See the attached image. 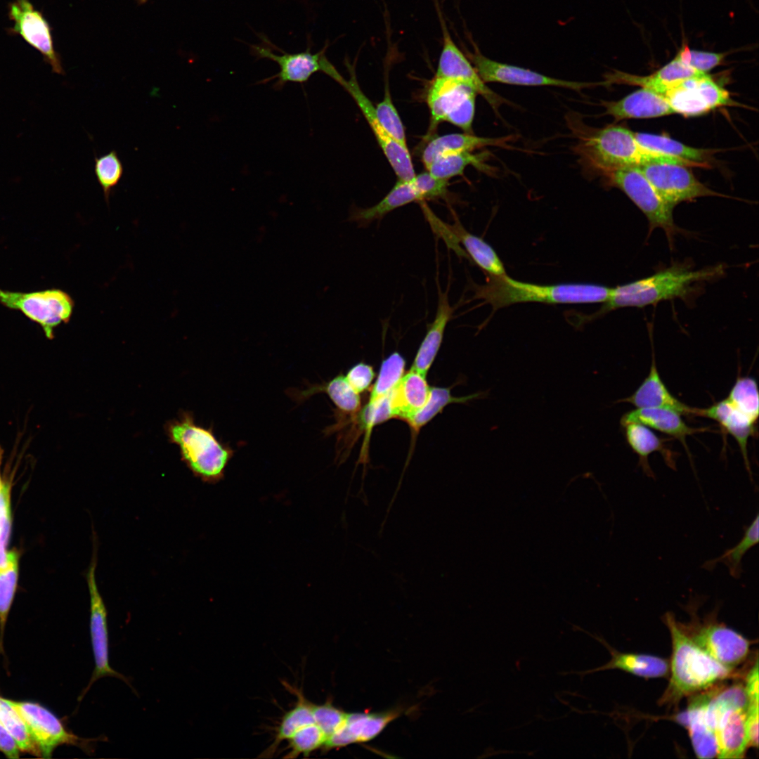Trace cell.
<instances>
[{
    "instance_id": "d4e9b609",
    "label": "cell",
    "mask_w": 759,
    "mask_h": 759,
    "mask_svg": "<svg viewBox=\"0 0 759 759\" xmlns=\"http://www.w3.org/2000/svg\"><path fill=\"white\" fill-rule=\"evenodd\" d=\"M606 114L616 120L632 118H652L674 113L662 94L642 88L617 101L602 102Z\"/></svg>"
},
{
    "instance_id": "f6af8a7d",
    "label": "cell",
    "mask_w": 759,
    "mask_h": 759,
    "mask_svg": "<svg viewBox=\"0 0 759 759\" xmlns=\"http://www.w3.org/2000/svg\"><path fill=\"white\" fill-rule=\"evenodd\" d=\"M287 741L289 751L284 758H296L300 755L308 757L315 751L323 748L326 737L314 722L297 732Z\"/></svg>"
},
{
    "instance_id": "ee69618b",
    "label": "cell",
    "mask_w": 759,
    "mask_h": 759,
    "mask_svg": "<svg viewBox=\"0 0 759 759\" xmlns=\"http://www.w3.org/2000/svg\"><path fill=\"white\" fill-rule=\"evenodd\" d=\"M94 161L96 179L102 188L105 201L108 203L111 191L123 176L124 167L115 150L95 157Z\"/></svg>"
},
{
    "instance_id": "5b68a950",
    "label": "cell",
    "mask_w": 759,
    "mask_h": 759,
    "mask_svg": "<svg viewBox=\"0 0 759 759\" xmlns=\"http://www.w3.org/2000/svg\"><path fill=\"white\" fill-rule=\"evenodd\" d=\"M170 440L181 450L182 460L190 471L204 482L216 484L224 477L226 467L234 450L220 442L212 429L196 424L190 413L167 427Z\"/></svg>"
},
{
    "instance_id": "ab89813d",
    "label": "cell",
    "mask_w": 759,
    "mask_h": 759,
    "mask_svg": "<svg viewBox=\"0 0 759 759\" xmlns=\"http://www.w3.org/2000/svg\"><path fill=\"white\" fill-rule=\"evenodd\" d=\"M727 399L755 424L759 415V395L757 382L754 378L738 377Z\"/></svg>"
},
{
    "instance_id": "9c48e42d",
    "label": "cell",
    "mask_w": 759,
    "mask_h": 759,
    "mask_svg": "<svg viewBox=\"0 0 759 759\" xmlns=\"http://www.w3.org/2000/svg\"><path fill=\"white\" fill-rule=\"evenodd\" d=\"M6 700L23 720L41 757L51 758L53 751L64 744L79 746L91 753L95 743L102 739H84L71 733L58 717L37 703Z\"/></svg>"
},
{
    "instance_id": "7402d4cb",
    "label": "cell",
    "mask_w": 759,
    "mask_h": 759,
    "mask_svg": "<svg viewBox=\"0 0 759 759\" xmlns=\"http://www.w3.org/2000/svg\"><path fill=\"white\" fill-rule=\"evenodd\" d=\"M400 713L399 710L376 713H347L344 724L327 738L323 748L326 751L356 742L368 741L376 737Z\"/></svg>"
},
{
    "instance_id": "44dd1931",
    "label": "cell",
    "mask_w": 759,
    "mask_h": 759,
    "mask_svg": "<svg viewBox=\"0 0 759 759\" xmlns=\"http://www.w3.org/2000/svg\"><path fill=\"white\" fill-rule=\"evenodd\" d=\"M692 640L714 660L729 670L741 663L749 651V642L725 626L709 624L701 628Z\"/></svg>"
},
{
    "instance_id": "f1b7e54d",
    "label": "cell",
    "mask_w": 759,
    "mask_h": 759,
    "mask_svg": "<svg viewBox=\"0 0 759 759\" xmlns=\"http://www.w3.org/2000/svg\"><path fill=\"white\" fill-rule=\"evenodd\" d=\"M438 305L433 322L427 325V333L414 359L411 370L426 377L442 343L444 331L452 318L454 309L450 305L448 292L438 287Z\"/></svg>"
},
{
    "instance_id": "8992f818",
    "label": "cell",
    "mask_w": 759,
    "mask_h": 759,
    "mask_svg": "<svg viewBox=\"0 0 759 759\" xmlns=\"http://www.w3.org/2000/svg\"><path fill=\"white\" fill-rule=\"evenodd\" d=\"M711 706L715 716L718 758H743L748 746L746 729L748 699L744 687L735 684L715 690Z\"/></svg>"
},
{
    "instance_id": "f35d334b",
    "label": "cell",
    "mask_w": 759,
    "mask_h": 759,
    "mask_svg": "<svg viewBox=\"0 0 759 759\" xmlns=\"http://www.w3.org/2000/svg\"><path fill=\"white\" fill-rule=\"evenodd\" d=\"M486 157L485 154H473L472 152L447 154L432 161L427 171L436 179L448 181L462 174L469 165L478 167L484 171L488 169L483 163Z\"/></svg>"
},
{
    "instance_id": "4316f807",
    "label": "cell",
    "mask_w": 759,
    "mask_h": 759,
    "mask_svg": "<svg viewBox=\"0 0 759 759\" xmlns=\"http://www.w3.org/2000/svg\"><path fill=\"white\" fill-rule=\"evenodd\" d=\"M698 415L706 417L718 422L737 442L746 469L750 479L752 472L748 457V441L755 434V424L737 410L727 399H723L707 408L698 409Z\"/></svg>"
},
{
    "instance_id": "30bf717a",
    "label": "cell",
    "mask_w": 759,
    "mask_h": 759,
    "mask_svg": "<svg viewBox=\"0 0 759 759\" xmlns=\"http://www.w3.org/2000/svg\"><path fill=\"white\" fill-rule=\"evenodd\" d=\"M0 303L39 324L49 339L53 337L56 326L69 321L74 308L71 297L58 289L32 292L0 290Z\"/></svg>"
},
{
    "instance_id": "7a4b0ae2",
    "label": "cell",
    "mask_w": 759,
    "mask_h": 759,
    "mask_svg": "<svg viewBox=\"0 0 759 759\" xmlns=\"http://www.w3.org/2000/svg\"><path fill=\"white\" fill-rule=\"evenodd\" d=\"M474 299L489 304L493 311L524 302L548 304L604 303L611 287L592 283L538 285L520 282L507 274L488 276L484 285L472 286Z\"/></svg>"
},
{
    "instance_id": "4fadbf2b",
    "label": "cell",
    "mask_w": 759,
    "mask_h": 759,
    "mask_svg": "<svg viewBox=\"0 0 759 759\" xmlns=\"http://www.w3.org/2000/svg\"><path fill=\"white\" fill-rule=\"evenodd\" d=\"M8 15L13 22L8 33L21 37L42 55L53 72L64 74L60 57L54 48L52 29L41 12L30 0H14L8 4Z\"/></svg>"
},
{
    "instance_id": "b9f144b4",
    "label": "cell",
    "mask_w": 759,
    "mask_h": 759,
    "mask_svg": "<svg viewBox=\"0 0 759 759\" xmlns=\"http://www.w3.org/2000/svg\"><path fill=\"white\" fill-rule=\"evenodd\" d=\"M18 577V555L8 552L6 565L0 569V630L3 632L13 603Z\"/></svg>"
},
{
    "instance_id": "277c9868",
    "label": "cell",
    "mask_w": 759,
    "mask_h": 759,
    "mask_svg": "<svg viewBox=\"0 0 759 759\" xmlns=\"http://www.w3.org/2000/svg\"><path fill=\"white\" fill-rule=\"evenodd\" d=\"M673 653L670 680L663 700H678L684 696L706 689L726 678L731 670L714 660L680 629L673 615L667 613Z\"/></svg>"
},
{
    "instance_id": "52a82bcc",
    "label": "cell",
    "mask_w": 759,
    "mask_h": 759,
    "mask_svg": "<svg viewBox=\"0 0 759 759\" xmlns=\"http://www.w3.org/2000/svg\"><path fill=\"white\" fill-rule=\"evenodd\" d=\"M611 185L621 189L645 215L649 231L662 228L671 245L680 228L675 225L673 209L659 195L637 167H625L604 174Z\"/></svg>"
},
{
    "instance_id": "11a10c76",
    "label": "cell",
    "mask_w": 759,
    "mask_h": 759,
    "mask_svg": "<svg viewBox=\"0 0 759 759\" xmlns=\"http://www.w3.org/2000/svg\"><path fill=\"white\" fill-rule=\"evenodd\" d=\"M2 455H3V450H2V449H1V448L0 446V467H1V460H2ZM3 484H4V481L1 479V472H0V491H1V488H2V486H3Z\"/></svg>"
},
{
    "instance_id": "836d02e7",
    "label": "cell",
    "mask_w": 759,
    "mask_h": 759,
    "mask_svg": "<svg viewBox=\"0 0 759 759\" xmlns=\"http://www.w3.org/2000/svg\"><path fill=\"white\" fill-rule=\"evenodd\" d=\"M622 426L625 429L627 442L639 456L640 465L647 476L654 478V472L648 462V457L654 452L661 453L668 466L673 469H675L674 455L671 451L665 448L663 440L649 427L637 422H629Z\"/></svg>"
},
{
    "instance_id": "484cf974",
    "label": "cell",
    "mask_w": 759,
    "mask_h": 759,
    "mask_svg": "<svg viewBox=\"0 0 759 759\" xmlns=\"http://www.w3.org/2000/svg\"><path fill=\"white\" fill-rule=\"evenodd\" d=\"M637 422L677 439L689 455L686 438L697 432L708 430L687 425L681 415L672 410L659 408H636L623 415L621 424Z\"/></svg>"
},
{
    "instance_id": "2e32d148",
    "label": "cell",
    "mask_w": 759,
    "mask_h": 759,
    "mask_svg": "<svg viewBox=\"0 0 759 759\" xmlns=\"http://www.w3.org/2000/svg\"><path fill=\"white\" fill-rule=\"evenodd\" d=\"M481 79L484 82H499L512 85L549 86L580 91L583 89L604 85L602 82H575L551 77L524 67L500 63L484 56L475 46L467 57Z\"/></svg>"
},
{
    "instance_id": "cb8c5ba5",
    "label": "cell",
    "mask_w": 759,
    "mask_h": 759,
    "mask_svg": "<svg viewBox=\"0 0 759 759\" xmlns=\"http://www.w3.org/2000/svg\"><path fill=\"white\" fill-rule=\"evenodd\" d=\"M705 73L700 72L683 63L677 56L656 72L647 76H637L620 71L605 75V85L627 84L638 85L663 95L667 91L690 77Z\"/></svg>"
},
{
    "instance_id": "d6986e66",
    "label": "cell",
    "mask_w": 759,
    "mask_h": 759,
    "mask_svg": "<svg viewBox=\"0 0 759 759\" xmlns=\"http://www.w3.org/2000/svg\"><path fill=\"white\" fill-rule=\"evenodd\" d=\"M443 43L435 77L455 79L472 87L498 113L500 106L507 100L488 88L479 77L469 58L453 41L443 26Z\"/></svg>"
},
{
    "instance_id": "7dc6e473",
    "label": "cell",
    "mask_w": 759,
    "mask_h": 759,
    "mask_svg": "<svg viewBox=\"0 0 759 759\" xmlns=\"http://www.w3.org/2000/svg\"><path fill=\"white\" fill-rule=\"evenodd\" d=\"M347 713L335 707L331 702L323 704L313 703V715L315 723L326 737V740L344 724Z\"/></svg>"
},
{
    "instance_id": "60d3db41",
    "label": "cell",
    "mask_w": 759,
    "mask_h": 759,
    "mask_svg": "<svg viewBox=\"0 0 759 759\" xmlns=\"http://www.w3.org/2000/svg\"><path fill=\"white\" fill-rule=\"evenodd\" d=\"M0 722L15 741L20 751L41 756L23 720L7 701L0 697Z\"/></svg>"
},
{
    "instance_id": "ac0fdd59",
    "label": "cell",
    "mask_w": 759,
    "mask_h": 759,
    "mask_svg": "<svg viewBox=\"0 0 759 759\" xmlns=\"http://www.w3.org/2000/svg\"><path fill=\"white\" fill-rule=\"evenodd\" d=\"M347 67L350 78L348 81L345 80L342 86L359 107L398 179L410 180L414 178L416 174L408 148L398 143L384 129L376 115L375 108L361 90L353 67L349 63Z\"/></svg>"
},
{
    "instance_id": "9f6ffc18",
    "label": "cell",
    "mask_w": 759,
    "mask_h": 759,
    "mask_svg": "<svg viewBox=\"0 0 759 759\" xmlns=\"http://www.w3.org/2000/svg\"><path fill=\"white\" fill-rule=\"evenodd\" d=\"M136 1H137V2H138V3L139 4H145V2H147V1H148V0H136Z\"/></svg>"
},
{
    "instance_id": "c3c4849f",
    "label": "cell",
    "mask_w": 759,
    "mask_h": 759,
    "mask_svg": "<svg viewBox=\"0 0 759 759\" xmlns=\"http://www.w3.org/2000/svg\"><path fill=\"white\" fill-rule=\"evenodd\" d=\"M11 528V486L4 481L0 491V569L7 564L6 547Z\"/></svg>"
},
{
    "instance_id": "603a6c76",
    "label": "cell",
    "mask_w": 759,
    "mask_h": 759,
    "mask_svg": "<svg viewBox=\"0 0 759 759\" xmlns=\"http://www.w3.org/2000/svg\"><path fill=\"white\" fill-rule=\"evenodd\" d=\"M618 401L630 403L636 408H666L681 415H698L699 408L686 405L669 391L658 371L654 352L649 373L642 384L629 397Z\"/></svg>"
},
{
    "instance_id": "816d5d0a",
    "label": "cell",
    "mask_w": 759,
    "mask_h": 759,
    "mask_svg": "<svg viewBox=\"0 0 759 759\" xmlns=\"http://www.w3.org/2000/svg\"><path fill=\"white\" fill-rule=\"evenodd\" d=\"M724 58V53L689 50L688 65L700 72L707 73L721 64Z\"/></svg>"
},
{
    "instance_id": "e0dca14e",
    "label": "cell",
    "mask_w": 759,
    "mask_h": 759,
    "mask_svg": "<svg viewBox=\"0 0 759 759\" xmlns=\"http://www.w3.org/2000/svg\"><path fill=\"white\" fill-rule=\"evenodd\" d=\"M250 48L252 55L257 58H267L278 64L280 72L278 74L260 82L264 83L277 79L274 85L276 90L282 89L287 82L304 83L312 74L319 71L332 79L339 73L325 56L327 46L316 53H312L311 46H308L305 51L297 53H288L281 50V55L259 45H251Z\"/></svg>"
},
{
    "instance_id": "5bb4252c",
    "label": "cell",
    "mask_w": 759,
    "mask_h": 759,
    "mask_svg": "<svg viewBox=\"0 0 759 759\" xmlns=\"http://www.w3.org/2000/svg\"><path fill=\"white\" fill-rule=\"evenodd\" d=\"M663 96L675 113L696 116L725 105L736 104L729 92L706 73L685 79Z\"/></svg>"
},
{
    "instance_id": "7c38bea8",
    "label": "cell",
    "mask_w": 759,
    "mask_h": 759,
    "mask_svg": "<svg viewBox=\"0 0 759 759\" xmlns=\"http://www.w3.org/2000/svg\"><path fill=\"white\" fill-rule=\"evenodd\" d=\"M446 190V181L434 178L427 171L410 180L398 179L382 200L370 207L356 209L351 219L360 226H366L409 203L443 197Z\"/></svg>"
},
{
    "instance_id": "f5cc1de1",
    "label": "cell",
    "mask_w": 759,
    "mask_h": 759,
    "mask_svg": "<svg viewBox=\"0 0 759 759\" xmlns=\"http://www.w3.org/2000/svg\"><path fill=\"white\" fill-rule=\"evenodd\" d=\"M758 701H748L746 729L748 745L758 746Z\"/></svg>"
},
{
    "instance_id": "4dcf8cb0",
    "label": "cell",
    "mask_w": 759,
    "mask_h": 759,
    "mask_svg": "<svg viewBox=\"0 0 759 759\" xmlns=\"http://www.w3.org/2000/svg\"><path fill=\"white\" fill-rule=\"evenodd\" d=\"M595 638L606 646L610 651L611 659L600 667L579 672L578 674L587 675L609 669H619L644 677H663L668 673L670 666L665 659L647 654L621 653L612 648L603 639L598 637Z\"/></svg>"
},
{
    "instance_id": "6da1fadb",
    "label": "cell",
    "mask_w": 759,
    "mask_h": 759,
    "mask_svg": "<svg viewBox=\"0 0 759 759\" xmlns=\"http://www.w3.org/2000/svg\"><path fill=\"white\" fill-rule=\"evenodd\" d=\"M577 143L573 150L586 169L604 174L609 171L651 163H668L685 167L704 166L648 149L635 138L634 132L618 126L592 129L572 122Z\"/></svg>"
},
{
    "instance_id": "f546056e",
    "label": "cell",
    "mask_w": 759,
    "mask_h": 759,
    "mask_svg": "<svg viewBox=\"0 0 759 759\" xmlns=\"http://www.w3.org/2000/svg\"><path fill=\"white\" fill-rule=\"evenodd\" d=\"M513 136L487 138L469 134H451L436 137L432 140L423 150L422 160L427 169L438 157L464 152H472L486 146L508 148V143Z\"/></svg>"
},
{
    "instance_id": "9a60e30c",
    "label": "cell",
    "mask_w": 759,
    "mask_h": 759,
    "mask_svg": "<svg viewBox=\"0 0 759 759\" xmlns=\"http://www.w3.org/2000/svg\"><path fill=\"white\" fill-rule=\"evenodd\" d=\"M636 167L661 198L673 207L680 202L700 197L721 195L697 180L685 166L651 163Z\"/></svg>"
},
{
    "instance_id": "83f0119b",
    "label": "cell",
    "mask_w": 759,
    "mask_h": 759,
    "mask_svg": "<svg viewBox=\"0 0 759 759\" xmlns=\"http://www.w3.org/2000/svg\"><path fill=\"white\" fill-rule=\"evenodd\" d=\"M426 377L410 370L389 393L393 417L406 420L426 403L430 391Z\"/></svg>"
},
{
    "instance_id": "bcb514c9",
    "label": "cell",
    "mask_w": 759,
    "mask_h": 759,
    "mask_svg": "<svg viewBox=\"0 0 759 759\" xmlns=\"http://www.w3.org/2000/svg\"><path fill=\"white\" fill-rule=\"evenodd\" d=\"M375 112L379 122L389 134L407 148L404 126L392 102L388 85H386L383 99L377 104Z\"/></svg>"
},
{
    "instance_id": "8fae6325",
    "label": "cell",
    "mask_w": 759,
    "mask_h": 759,
    "mask_svg": "<svg viewBox=\"0 0 759 759\" xmlns=\"http://www.w3.org/2000/svg\"><path fill=\"white\" fill-rule=\"evenodd\" d=\"M93 552L86 573V579L90 596V635L95 668L89 683L83 692L81 698L95 682L103 677H115L130 685L125 676L110 666L108 611L96 581L98 544L96 535L93 533Z\"/></svg>"
},
{
    "instance_id": "74e56055",
    "label": "cell",
    "mask_w": 759,
    "mask_h": 759,
    "mask_svg": "<svg viewBox=\"0 0 759 759\" xmlns=\"http://www.w3.org/2000/svg\"><path fill=\"white\" fill-rule=\"evenodd\" d=\"M759 540V515L746 528L741 540L733 547L726 550L718 557L705 562L703 567L707 570L713 569L715 566L720 562L728 568L729 574L734 578H739L742 573L741 561L744 554L753 546L758 544Z\"/></svg>"
},
{
    "instance_id": "7bdbcfd3",
    "label": "cell",
    "mask_w": 759,
    "mask_h": 759,
    "mask_svg": "<svg viewBox=\"0 0 759 759\" xmlns=\"http://www.w3.org/2000/svg\"><path fill=\"white\" fill-rule=\"evenodd\" d=\"M406 361L398 352L392 353L382 363L368 402L388 394L403 377Z\"/></svg>"
},
{
    "instance_id": "d590c367",
    "label": "cell",
    "mask_w": 759,
    "mask_h": 759,
    "mask_svg": "<svg viewBox=\"0 0 759 759\" xmlns=\"http://www.w3.org/2000/svg\"><path fill=\"white\" fill-rule=\"evenodd\" d=\"M488 391L479 392L462 397L452 396L450 389L443 387H430L429 398L424 406L415 415L405 421L417 432L424 425L440 413L444 407L453 403H467L474 398H485Z\"/></svg>"
},
{
    "instance_id": "8d00e7d4",
    "label": "cell",
    "mask_w": 759,
    "mask_h": 759,
    "mask_svg": "<svg viewBox=\"0 0 759 759\" xmlns=\"http://www.w3.org/2000/svg\"><path fill=\"white\" fill-rule=\"evenodd\" d=\"M637 141L644 147L681 160L704 165L708 157V150L695 148L682 144L666 136L634 132Z\"/></svg>"
},
{
    "instance_id": "db71d44e",
    "label": "cell",
    "mask_w": 759,
    "mask_h": 759,
    "mask_svg": "<svg viewBox=\"0 0 759 759\" xmlns=\"http://www.w3.org/2000/svg\"><path fill=\"white\" fill-rule=\"evenodd\" d=\"M0 751L8 758L20 757V749L12 736L0 722Z\"/></svg>"
},
{
    "instance_id": "681fc988",
    "label": "cell",
    "mask_w": 759,
    "mask_h": 759,
    "mask_svg": "<svg viewBox=\"0 0 759 759\" xmlns=\"http://www.w3.org/2000/svg\"><path fill=\"white\" fill-rule=\"evenodd\" d=\"M358 414L359 422L368 432H370L375 425L392 418L389 394L377 400L368 402Z\"/></svg>"
},
{
    "instance_id": "ffe728a7",
    "label": "cell",
    "mask_w": 759,
    "mask_h": 759,
    "mask_svg": "<svg viewBox=\"0 0 759 759\" xmlns=\"http://www.w3.org/2000/svg\"><path fill=\"white\" fill-rule=\"evenodd\" d=\"M715 690L693 698L677 720L689 731L694 751L699 758H713L718 754L715 716L711 699Z\"/></svg>"
},
{
    "instance_id": "e575fe53",
    "label": "cell",
    "mask_w": 759,
    "mask_h": 759,
    "mask_svg": "<svg viewBox=\"0 0 759 759\" xmlns=\"http://www.w3.org/2000/svg\"><path fill=\"white\" fill-rule=\"evenodd\" d=\"M285 686L295 694L297 701L294 706L283 715L273 742L262 753V757H271L281 742L287 741L297 732L315 722L313 715V703L306 698L301 690L292 687L287 683H285Z\"/></svg>"
},
{
    "instance_id": "ba28073f",
    "label": "cell",
    "mask_w": 759,
    "mask_h": 759,
    "mask_svg": "<svg viewBox=\"0 0 759 759\" xmlns=\"http://www.w3.org/2000/svg\"><path fill=\"white\" fill-rule=\"evenodd\" d=\"M476 94L464 82L434 76L427 95L432 126L447 122L472 134Z\"/></svg>"
},
{
    "instance_id": "f907efd6",
    "label": "cell",
    "mask_w": 759,
    "mask_h": 759,
    "mask_svg": "<svg viewBox=\"0 0 759 759\" xmlns=\"http://www.w3.org/2000/svg\"><path fill=\"white\" fill-rule=\"evenodd\" d=\"M375 372L370 365L359 363L353 365L345 376L351 387L358 393H362L370 386L375 377Z\"/></svg>"
},
{
    "instance_id": "1f68e13d",
    "label": "cell",
    "mask_w": 759,
    "mask_h": 759,
    "mask_svg": "<svg viewBox=\"0 0 759 759\" xmlns=\"http://www.w3.org/2000/svg\"><path fill=\"white\" fill-rule=\"evenodd\" d=\"M321 392L325 393L330 397L341 415L353 416L360 410L359 394L351 387L346 377L342 374L326 383L311 384L304 390L292 389L290 391H288V394L294 400L301 402L315 394Z\"/></svg>"
},
{
    "instance_id": "3957f363",
    "label": "cell",
    "mask_w": 759,
    "mask_h": 759,
    "mask_svg": "<svg viewBox=\"0 0 759 759\" xmlns=\"http://www.w3.org/2000/svg\"><path fill=\"white\" fill-rule=\"evenodd\" d=\"M722 271V265L694 270L685 264H673L646 278L611 288L609 299L591 317L623 307L640 308L676 298L686 299L696 283L713 280Z\"/></svg>"
},
{
    "instance_id": "d6a6232c",
    "label": "cell",
    "mask_w": 759,
    "mask_h": 759,
    "mask_svg": "<svg viewBox=\"0 0 759 759\" xmlns=\"http://www.w3.org/2000/svg\"><path fill=\"white\" fill-rule=\"evenodd\" d=\"M455 245L461 243L473 261L488 276L506 275L503 263L493 247L481 238L467 231L458 219L453 224H446ZM459 246V245H458Z\"/></svg>"
}]
</instances>
